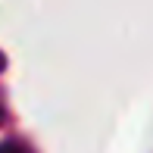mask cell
I'll return each mask as SVG.
<instances>
[{
	"label": "cell",
	"instance_id": "cell-1",
	"mask_svg": "<svg viewBox=\"0 0 153 153\" xmlns=\"http://www.w3.org/2000/svg\"><path fill=\"white\" fill-rule=\"evenodd\" d=\"M0 153H25V150L16 147V144H6V147H0Z\"/></svg>",
	"mask_w": 153,
	"mask_h": 153
}]
</instances>
